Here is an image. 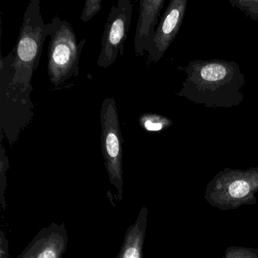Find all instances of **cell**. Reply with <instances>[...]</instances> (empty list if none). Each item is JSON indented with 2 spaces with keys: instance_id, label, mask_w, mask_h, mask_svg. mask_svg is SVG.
Instances as JSON below:
<instances>
[{
  "instance_id": "obj_1",
  "label": "cell",
  "mask_w": 258,
  "mask_h": 258,
  "mask_svg": "<svg viewBox=\"0 0 258 258\" xmlns=\"http://www.w3.org/2000/svg\"><path fill=\"white\" fill-rule=\"evenodd\" d=\"M186 78L176 94L207 108H230L244 99L245 77L235 61L194 60L184 68Z\"/></svg>"
},
{
  "instance_id": "obj_2",
  "label": "cell",
  "mask_w": 258,
  "mask_h": 258,
  "mask_svg": "<svg viewBox=\"0 0 258 258\" xmlns=\"http://www.w3.org/2000/svg\"><path fill=\"white\" fill-rule=\"evenodd\" d=\"M14 59L12 52L0 61V126L10 145L18 141L34 117L33 87L15 82Z\"/></svg>"
},
{
  "instance_id": "obj_3",
  "label": "cell",
  "mask_w": 258,
  "mask_h": 258,
  "mask_svg": "<svg viewBox=\"0 0 258 258\" xmlns=\"http://www.w3.org/2000/svg\"><path fill=\"white\" fill-rule=\"evenodd\" d=\"M48 37L49 24L43 21L40 0H31L13 51L15 82L32 86L33 75L38 69L43 45Z\"/></svg>"
},
{
  "instance_id": "obj_4",
  "label": "cell",
  "mask_w": 258,
  "mask_h": 258,
  "mask_svg": "<svg viewBox=\"0 0 258 258\" xmlns=\"http://www.w3.org/2000/svg\"><path fill=\"white\" fill-rule=\"evenodd\" d=\"M49 27L48 75L54 87H60L79 75L80 58L86 40L78 42L71 24L58 17L52 19Z\"/></svg>"
},
{
  "instance_id": "obj_5",
  "label": "cell",
  "mask_w": 258,
  "mask_h": 258,
  "mask_svg": "<svg viewBox=\"0 0 258 258\" xmlns=\"http://www.w3.org/2000/svg\"><path fill=\"white\" fill-rule=\"evenodd\" d=\"M101 147L111 185L117 190V200L123 198V138L117 104L114 97L102 102L100 111Z\"/></svg>"
},
{
  "instance_id": "obj_6",
  "label": "cell",
  "mask_w": 258,
  "mask_h": 258,
  "mask_svg": "<svg viewBox=\"0 0 258 258\" xmlns=\"http://www.w3.org/2000/svg\"><path fill=\"white\" fill-rule=\"evenodd\" d=\"M133 10L134 5L130 0H119L111 7L102 34V47L97 61L99 67H110L115 62L119 55H123L132 21Z\"/></svg>"
},
{
  "instance_id": "obj_7",
  "label": "cell",
  "mask_w": 258,
  "mask_h": 258,
  "mask_svg": "<svg viewBox=\"0 0 258 258\" xmlns=\"http://www.w3.org/2000/svg\"><path fill=\"white\" fill-rule=\"evenodd\" d=\"M187 8V0H171L155 31L148 52L149 62L157 63L173 43L179 33Z\"/></svg>"
},
{
  "instance_id": "obj_8",
  "label": "cell",
  "mask_w": 258,
  "mask_h": 258,
  "mask_svg": "<svg viewBox=\"0 0 258 258\" xmlns=\"http://www.w3.org/2000/svg\"><path fill=\"white\" fill-rule=\"evenodd\" d=\"M69 235L64 223H51L42 228L17 258H62Z\"/></svg>"
},
{
  "instance_id": "obj_9",
  "label": "cell",
  "mask_w": 258,
  "mask_h": 258,
  "mask_svg": "<svg viewBox=\"0 0 258 258\" xmlns=\"http://www.w3.org/2000/svg\"><path fill=\"white\" fill-rule=\"evenodd\" d=\"M164 0H140L134 45L136 55L141 57L149 52L155 37Z\"/></svg>"
},
{
  "instance_id": "obj_10",
  "label": "cell",
  "mask_w": 258,
  "mask_h": 258,
  "mask_svg": "<svg viewBox=\"0 0 258 258\" xmlns=\"http://www.w3.org/2000/svg\"><path fill=\"white\" fill-rule=\"evenodd\" d=\"M148 210L143 206L134 224L128 227L116 258H143Z\"/></svg>"
},
{
  "instance_id": "obj_11",
  "label": "cell",
  "mask_w": 258,
  "mask_h": 258,
  "mask_svg": "<svg viewBox=\"0 0 258 258\" xmlns=\"http://www.w3.org/2000/svg\"><path fill=\"white\" fill-rule=\"evenodd\" d=\"M139 123L143 130L149 132H158L167 129L173 121L165 116L154 113H145L139 118Z\"/></svg>"
},
{
  "instance_id": "obj_12",
  "label": "cell",
  "mask_w": 258,
  "mask_h": 258,
  "mask_svg": "<svg viewBox=\"0 0 258 258\" xmlns=\"http://www.w3.org/2000/svg\"><path fill=\"white\" fill-rule=\"evenodd\" d=\"M10 167L9 158L6 153L5 148L1 145L0 152V191H1V205L4 211L7 209V201L5 199V191L7 187V172Z\"/></svg>"
},
{
  "instance_id": "obj_13",
  "label": "cell",
  "mask_w": 258,
  "mask_h": 258,
  "mask_svg": "<svg viewBox=\"0 0 258 258\" xmlns=\"http://www.w3.org/2000/svg\"><path fill=\"white\" fill-rule=\"evenodd\" d=\"M229 4L252 20L258 22V0H229Z\"/></svg>"
},
{
  "instance_id": "obj_14",
  "label": "cell",
  "mask_w": 258,
  "mask_h": 258,
  "mask_svg": "<svg viewBox=\"0 0 258 258\" xmlns=\"http://www.w3.org/2000/svg\"><path fill=\"white\" fill-rule=\"evenodd\" d=\"M102 8V0H87L81 13V20L86 23L91 20Z\"/></svg>"
},
{
  "instance_id": "obj_15",
  "label": "cell",
  "mask_w": 258,
  "mask_h": 258,
  "mask_svg": "<svg viewBox=\"0 0 258 258\" xmlns=\"http://www.w3.org/2000/svg\"><path fill=\"white\" fill-rule=\"evenodd\" d=\"M249 184L243 179L234 181L229 187V194L234 198L244 197L249 192Z\"/></svg>"
},
{
  "instance_id": "obj_16",
  "label": "cell",
  "mask_w": 258,
  "mask_h": 258,
  "mask_svg": "<svg viewBox=\"0 0 258 258\" xmlns=\"http://www.w3.org/2000/svg\"><path fill=\"white\" fill-rule=\"evenodd\" d=\"M10 257L9 253V241L4 231H1L0 236V258Z\"/></svg>"
}]
</instances>
